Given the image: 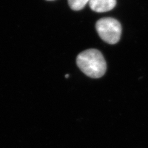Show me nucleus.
I'll use <instances>...</instances> for the list:
<instances>
[{"label":"nucleus","instance_id":"obj_1","mask_svg":"<svg viewBox=\"0 0 148 148\" xmlns=\"http://www.w3.org/2000/svg\"><path fill=\"white\" fill-rule=\"evenodd\" d=\"M76 62L80 70L86 75L92 78L103 77L107 69L103 54L96 49L83 51L77 56Z\"/></svg>","mask_w":148,"mask_h":148},{"label":"nucleus","instance_id":"obj_2","mask_svg":"<svg viewBox=\"0 0 148 148\" xmlns=\"http://www.w3.org/2000/svg\"><path fill=\"white\" fill-rule=\"evenodd\" d=\"M96 29L100 38L110 45L119 42L121 37V24L114 18L104 17L98 20L96 24Z\"/></svg>","mask_w":148,"mask_h":148},{"label":"nucleus","instance_id":"obj_3","mask_svg":"<svg viewBox=\"0 0 148 148\" xmlns=\"http://www.w3.org/2000/svg\"><path fill=\"white\" fill-rule=\"evenodd\" d=\"M116 3V0H90L89 5L93 11L105 12L112 10Z\"/></svg>","mask_w":148,"mask_h":148},{"label":"nucleus","instance_id":"obj_4","mask_svg":"<svg viewBox=\"0 0 148 148\" xmlns=\"http://www.w3.org/2000/svg\"><path fill=\"white\" fill-rule=\"evenodd\" d=\"M90 1V0H68V4L72 10L80 11Z\"/></svg>","mask_w":148,"mask_h":148},{"label":"nucleus","instance_id":"obj_5","mask_svg":"<svg viewBox=\"0 0 148 148\" xmlns=\"http://www.w3.org/2000/svg\"><path fill=\"white\" fill-rule=\"evenodd\" d=\"M68 77H69V75H66V78H67Z\"/></svg>","mask_w":148,"mask_h":148},{"label":"nucleus","instance_id":"obj_6","mask_svg":"<svg viewBox=\"0 0 148 148\" xmlns=\"http://www.w3.org/2000/svg\"><path fill=\"white\" fill-rule=\"evenodd\" d=\"M47 1H53V0H47Z\"/></svg>","mask_w":148,"mask_h":148}]
</instances>
